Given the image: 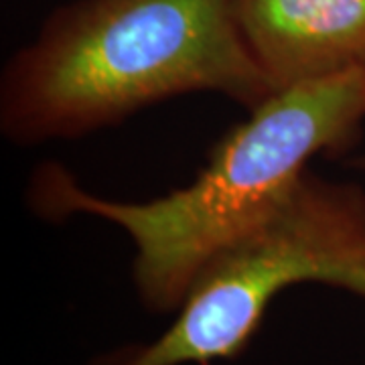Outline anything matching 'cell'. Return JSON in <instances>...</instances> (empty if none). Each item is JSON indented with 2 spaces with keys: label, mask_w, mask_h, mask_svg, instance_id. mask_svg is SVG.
<instances>
[{
  "label": "cell",
  "mask_w": 365,
  "mask_h": 365,
  "mask_svg": "<svg viewBox=\"0 0 365 365\" xmlns=\"http://www.w3.org/2000/svg\"><path fill=\"white\" fill-rule=\"evenodd\" d=\"M235 23L272 93L365 66V0H235Z\"/></svg>",
  "instance_id": "277c9868"
},
{
  "label": "cell",
  "mask_w": 365,
  "mask_h": 365,
  "mask_svg": "<svg viewBox=\"0 0 365 365\" xmlns=\"http://www.w3.org/2000/svg\"><path fill=\"white\" fill-rule=\"evenodd\" d=\"M197 91L248 112L274 96L235 0H73L6 61L0 130L19 146L71 140Z\"/></svg>",
  "instance_id": "6da1fadb"
},
{
  "label": "cell",
  "mask_w": 365,
  "mask_h": 365,
  "mask_svg": "<svg viewBox=\"0 0 365 365\" xmlns=\"http://www.w3.org/2000/svg\"><path fill=\"white\" fill-rule=\"evenodd\" d=\"M327 284L365 300V191L309 169L282 205L201 270L170 327L90 365H213L234 359L272 300Z\"/></svg>",
  "instance_id": "3957f363"
},
{
  "label": "cell",
  "mask_w": 365,
  "mask_h": 365,
  "mask_svg": "<svg viewBox=\"0 0 365 365\" xmlns=\"http://www.w3.org/2000/svg\"><path fill=\"white\" fill-rule=\"evenodd\" d=\"M365 122V66L278 91L250 110L211 150L187 187L146 201L83 189L59 163H43L26 187L35 215H91L134 246L132 282L150 313H177L201 270L282 205L314 157L347 150Z\"/></svg>",
  "instance_id": "7a4b0ae2"
},
{
  "label": "cell",
  "mask_w": 365,
  "mask_h": 365,
  "mask_svg": "<svg viewBox=\"0 0 365 365\" xmlns=\"http://www.w3.org/2000/svg\"><path fill=\"white\" fill-rule=\"evenodd\" d=\"M349 165H351V169L364 170L365 173V155H361V157H355Z\"/></svg>",
  "instance_id": "5b68a950"
}]
</instances>
